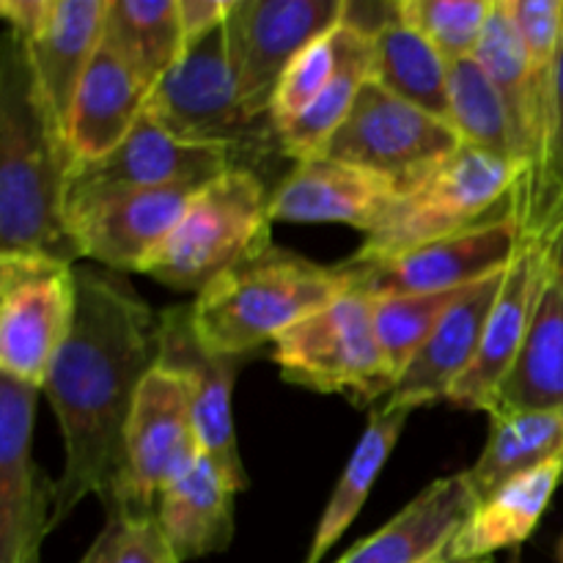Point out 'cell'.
I'll return each mask as SVG.
<instances>
[{
  "mask_svg": "<svg viewBox=\"0 0 563 563\" xmlns=\"http://www.w3.org/2000/svg\"><path fill=\"white\" fill-rule=\"evenodd\" d=\"M148 93L152 88L108 44L99 42L97 55L77 88L66 130L75 163L113 152L143 115Z\"/></svg>",
  "mask_w": 563,
  "mask_h": 563,
  "instance_id": "obj_24",
  "label": "cell"
},
{
  "mask_svg": "<svg viewBox=\"0 0 563 563\" xmlns=\"http://www.w3.org/2000/svg\"><path fill=\"white\" fill-rule=\"evenodd\" d=\"M280 377L317 394H341L355 405L390 399V372L372 319V300L346 291L328 308L302 319L273 344Z\"/></svg>",
  "mask_w": 563,
  "mask_h": 563,
  "instance_id": "obj_7",
  "label": "cell"
},
{
  "mask_svg": "<svg viewBox=\"0 0 563 563\" xmlns=\"http://www.w3.org/2000/svg\"><path fill=\"white\" fill-rule=\"evenodd\" d=\"M104 11L108 0H53L36 36L22 42L44 104L64 137L77 88L102 42Z\"/></svg>",
  "mask_w": 563,
  "mask_h": 563,
  "instance_id": "obj_22",
  "label": "cell"
},
{
  "mask_svg": "<svg viewBox=\"0 0 563 563\" xmlns=\"http://www.w3.org/2000/svg\"><path fill=\"white\" fill-rule=\"evenodd\" d=\"M449 97L451 126L465 146L493 154L526 170L509 110L476 58H462L451 64Z\"/></svg>",
  "mask_w": 563,
  "mask_h": 563,
  "instance_id": "obj_31",
  "label": "cell"
},
{
  "mask_svg": "<svg viewBox=\"0 0 563 563\" xmlns=\"http://www.w3.org/2000/svg\"><path fill=\"white\" fill-rule=\"evenodd\" d=\"M559 561L563 563V539H561V544H559Z\"/></svg>",
  "mask_w": 563,
  "mask_h": 563,
  "instance_id": "obj_43",
  "label": "cell"
},
{
  "mask_svg": "<svg viewBox=\"0 0 563 563\" xmlns=\"http://www.w3.org/2000/svg\"><path fill=\"white\" fill-rule=\"evenodd\" d=\"M196 449L201 443L192 427L187 385L168 368L154 366L126 421L119 478L104 515H157L159 489Z\"/></svg>",
  "mask_w": 563,
  "mask_h": 563,
  "instance_id": "obj_12",
  "label": "cell"
},
{
  "mask_svg": "<svg viewBox=\"0 0 563 563\" xmlns=\"http://www.w3.org/2000/svg\"><path fill=\"white\" fill-rule=\"evenodd\" d=\"M229 5L231 0H179V20L187 44L198 42L223 25Z\"/></svg>",
  "mask_w": 563,
  "mask_h": 563,
  "instance_id": "obj_39",
  "label": "cell"
},
{
  "mask_svg": "<svg viewBox=\"0 0 563 563\" xmlns=\"http://www.w3.org/2000/svg\"><path fill=\"white\" fill-rule=\"evenodd\" d=\"M75 280L71 330L42 388L64 440L49 528H58L88 495L102 506L110 500L126 421L159 352V313L119 273L75 267Z\"/></svg>",
  "mask_w": 563,
  "mask_h": 563,
  "instance_id": "obj_1",
  "label": "cell"
},
{
  "mask_svg": "<svg viewBox=\"0 0 563 563\" xmlns=\"http://www.w3.org/2000/svg\"><path fill=\"white\" fill-rule=\"evenodd\" d=\"M473 58L482 64L493 86L504 99L509 119L515 124L517 143H520L526 174L533 165V113H531V80H528V55L522 47L520 31L515 25L506 0H493L487 27L482 33Z\"/></svg>",
  "mask_w": 563,
  "mask_h": 563,
  "instance_id": "obj_32",
  "label": "cell"
},
{
  "mask_svg": "<svg viewBox=\"0 0 563 563\" xmlns=\"http://www.w3.org/2000/svg\"><path fill=\"white\" fill-rule=\"evenodd\" d=\"M515 563H517V561H515Z\"/></svg>",
  "mask_w": 563,
  "mask_h": 563,
  "instance_id": "obj_45",
  "label": "cell"
},
{
  "mask_svg": "<svg viewBox=\"0 0 563 563\" xmlns=\"http://www.w3.org/2000/svg\"><path fill=\"white\" fill-rule=\"evenodd\" d=\"M242 363L245 357L214 355L201 344L192 324V306H170L159 313L157 366L187 385L198 443L240 493L247 489V473L236 449L231 396Z\"/></svg>",
  "mask_w": 563,
  "mask_h": 563,
  "instance_id": "obj_14",
  "label": "cell"
},
{
  "mask_svg": "<svg viewBox=\"0 0 563 563\" xmlns=\"http://www.w3.org/2000/svg\"><path fill=\"white\" fill-rule=\"evenodd\" d=\"M493 0H399L401 20L416 27L449 64L473 58Z\"/></svg>",
  "mask_w": 563,
  "mask_h": 563,
  "instance_id": "obj_35",
  "label": "cell"
},
{
  "mask_svg": "<svg viewBox=\"0 0 563 563\" xmlns=\"http://www.w3.org/2000/svg\"><path fill=\"white\" fill-rule=\"evenodd\" d=\"M339 27L328 36L317 38L311 47H306L291 60L286 75L280 77L278 88H275L273 104H269V121H273L275 132L289 126L324 91V86L333 80L335 69H339Z\"/></svg>",
  "mask_w": 563,
  "mask_h": 563,
  "instance_id": "obj_36",
  "label": "cell"
},
{
  "mask_svg": "<svg viewBox=\"0 0 563 563\" xmlns=\"http://www.w3.org/2000/svg\"><path fill=\"white\" fill-rule=\"evenodd\" d=\"M234 165L242 163L229 146L181 141L143 110L130 135L113 152L71 165L66 181V220L108 198L176 181H209Z\"/></svg>",
  "mask_w": 563,
  "mask_h": 563,
  "instance_id": "obj_13",
  "label": "cell"
},
{
  "mask_svg": "<svg viewBox=\"0 0 563 563\" xmlns=\"http://www.w3.org/2000/svg\"><path fill=\"white\" fill-rule=\"evenodd\" d=\"M476 506L465 473L438 478L335 563H427L449 548Z\"/></svg>",
  "mask_w": 563,
  "mask_h": 563,
  "instance_id": "obj_23",
  "label": "cell"
},
{
  "mask_svg": "<svg viewBox=\"0 0 563 563\" xmlns=\"http://www.w3.org/2000/svg\"><path fill=\"white\" fill-rule=\"evenodd\" d=\"M75 267L38 253H0V377L44 388L75 319Z\"/></svg>",
  "mask_w": 563,
  "mask_h": 563,
  "instance_id": "obj_8",
  "label": "cell"
},
{
  "mask_svg": "<svg viewBox=\"0 0 563 563\" xmlns=\"http://www.w3.org/2000/svg\"><path fill=\"white\" fill-rule=\"evenodd\" d=\"M350 289L341 264L328 267L269 242L196 297L192 324L209 352L247 357Z\"/></svg>",
  "mask_w": 563,
  "mask_h": 563,
  "instance_id": "obj_3",
  "label": "cell"
},
{
  "mask_svg": "<svg viewBox=\"0 0 563 563\" xmlns=\"http://www.w3.org/2000/svg\"><path fill=\"white\" fill-rule=\"evenodd\" d=\"M520 218L500 212L484 223L471 225L445 240L412 247L388 258H346L341 262L352 291L368 300L401 295H434V291L467 289L489 275L504 273L522 247Z\"/></svg>",
  "mask_w": 563,
  "mask_h": 563,
  "instance_id": "obj_10",
  "label": "cell"
},
{
  "mask_svg": "<svg viewBox=\"0 0 563 563\" xmlns=\"http://www.w3.org/2000/svg\"><path fill=\"white\" fill-rule=\"evenodd\" d=\"M146 113L181 141L229 146L253 170L269 148L280 152L273 121H253L242 110L223 25L187 44L185 55L148 93Z\"/></svg>",
  "mask_w": 563,
  "mask_h": 563,
  "instance_id": "obj_6",
  "label": "cell"
},
{
  "mask_svg": "<svg viewBox=\"0 0 563 563\" xmlns=\"http://www.w3.org/2000/svg\"><path fill=\"white\" fill-rule=\"evenodd\" d=\"M80 563H179L159 531L157 515H108Z\"/></svg>",
  "mask_w": 563,
  "mask_h": 563,
  "instance_id": "obj_37",
  "label": "cell"
},
{
  "mask_svg": "<svg viewBox=\"0 0 563 563\" xmlns=\"http://www.w3.org/2000/svg\"><path fill=\"white\" fill-rule=\"evenodd\" d=\"M240 489L196 449L163 484L157 522L179 563L229 550L234 539V504Z\"/></svg>",
  "mask_w": 563,
  "mask_h": 563,
  "instance_id": "obj_20",
  "label": "cell"
},
{
  "mask_svg": "<svg viewBox=\"0 0 563 563\" xmlns=\"http://www.w3.org/2000/svg\"><path fill=\"white\" fill-rule=\"evenodd\" d=\"M563 482V456L515 478L471 511L445 548L451 563H476L500 550L520 548L533 537Z\"/></svg>",
  "mask_w": 563,
  "mask_h": 563,
  "instance_id": "obj_25",
  "label": "cell"
},
{
  "mask_svg": "<svg viewBox=\"0 0 563 563\" xmlns=\"http://www.w3.org/2000/svg\"><path fill=\"white\" fill-rule=\"evenodd\" d=\"M399 198L396 185L372 170L317 154L295 163V168L273 187V223H341L372 234Z\"/></svg>",
  "mask_w": 563,
  "mask_h": 563,
  "instance_id": "obj_17",
  "label": "cell"
},
{
  "mask_svg": "<svg viewBox=\"0 0 563 563\" xmlns=\"http://www.w3.org/2000/svg\"><path fill=\"white\" fill-rule=\"evenodd\" d=\"M460 146L462 137L449 121L368 80L344 124L319 154L383 176L401 196L443 165Z\"/></svg>",
  "mask_w": 563,
  "mask_h": 563,
  "instance_id": "obj_9",
  "label": "cell"
},
{
  "mask_svg": "<svg viewBox=\"0 0 563 563\" xmlns=\"http://www.w3.org/2000/svg\"><path fill=\"white\" fill-rule=\"evenodd\" d=\"M506 269L489 275L482 284L467 286L456 297V302L445 311L434 333L416 352L410 366L401 372L388 401L407 407V410H418V407L434 405V401H449L456 379L476 361L484 328H487V319L493 313L495 300H498L500 286H504Z\"/></svg>",
  "mask_w": 563,
  "mask_h": 563,
  "instance_id": "obj_19",
  "label": "cell"
},
{
  "mask_svg": "<svg viewBox=\"0 0 563 563\" xmlns=\"http://www.w3.org/2000/svg\"><path fill=\"white\" fill-rule=\"evenodd\" d=\"M102 42L154 88L187 49L179 0H108Z\"/></svg>",
  "mask_w": 563,
  "mask_h": 563,
  "instance_id": "obj_28",
  "label": "cell"
},
{
  "mask_svg": "<svg viewBox=\"0 0 563 563\" xmlns=\"http://www.w3.org/2000/svg\"><path fill=\"white\" fill-rule=\"evenodd\" d=\"M372 80L405 102L451 124V64L405 20L390 22L372 42Z\"/></svg>",
  "mask_w": 563,
  "mask_h": 563,
  "instance_id": "obj_29",
  "label": "cell"
},
{
  "mask_svg": "<svg viewBox=\"0 0 563 563\" xmlns=\"http://www.w3.org/2000/svg\"><path fill=\"white\" fill-rule=\"evenodd\" d=\"M410 412L412 410L394 405V401H385L383 407H377V412L368 421L366 432L357 440L355 451H352L350 462H346L328 506H324L322 520H319L317 533H313L311 550L306 555V563L322 561L333 550V544L344 537L346 528L357 520L361 509L366 506L368 495H372L374 484H377L379 473H383L385 462H388L390 451L396 449L401 432H405V423L410 418Z\"/></svg>",
  "mask_w": 563,
  "mask_h": 563,
  "instance_id": "obj_26",
  "label": "cell"
},
{
  "mask_svg": "<svg viewBox=\"0 0 563 563\" xmlns=\"http://www.w3.org/2000/svg\"><path fill=\"white\" fill-rule=\"evenodd\" d=\"M396 20H399V3H390V0H344L341 25L355 31L357 36L368 38V42H374Z\"/></svg>",
  "mask_w": 563,
  "mask_h": 563,
  "instance_id": "obj_38",
  "label": "cell"
},
{
  "mask_svg": "<svg viewBox=\"0 0 563 563\" xmlns=\"http://www.w3.org/2000/svg\"><path fill=\"white\" fill-rule=\"evenodd\" d=\"M550 264L548 242H522L520 253L506 269L504 286L484 328L482 346L473 366L456 379L449 401L462 410H487L489 399L515 366L522 350Z\"/></svg>",
  "mask_w": 563,
  "mask_h": 563,
  "instance_id": "obj_18",
  "label": "cell"
},
{
  "mask_svg": "<svg viewBox=\"0 0 563 563\" xmlns=\"http://www.w3.org/2000/svg\"><path fill=\"white\" fill-rule=\"evenodd\" d=\"M269 196L258 170L234 165L214 176L187 203L143 275L185 295H201L234 264L269 245Z\"/></svg>",
  "mask_w": 563,
  "mask_h": 563,
  "instance_id": "obj_4",
  "label": "cell"
},
{
  "mask_svg": "<svg viewBox=\"0 0 563 563\" xmlns=\"http://www.w3.org/2000/svg\"><path fill=\"white\" fill-rule=\"evenodd\" d=\"M341 42V60L335 69L333 80L324 86V91L291 121L289 126L278 132L280 152L284 157L300 159L317 157L330 137L335 135L344 119L350 115L361 88L372 80L374 69V47L368 38L357 36L350 27L339 25Z\"/></svg>",
  "mask_w": 563,
  "mask_h": 563,
  "instance_id": "obj_30",
  "label": "cell"
},
{
  "mask_svg": "<svg viewBox=\"0 0 563 563\" xmlns=\"http://www.w3.org/2000/svg\"><path fill=\"white\" fill-rule=\"evenodd\" d=\"M563 410V262L550 240V264L515 366L487 405V416Z\"/></svg>",
  "mask_w": 563,
  "mask_h": 563,
  "instance_id": "obj_21",
  "label": "cell"
},
{
  "mask_svg": "<svg viewBox=\"0 0 563 563\" xmlns=\"http://www.w3.org/2000/svg\"><path fill=\"white\" fill-rule=\"evenodd\" d=\"M22 563H42V561H38V555H36V559H27V561H22Z\"/></svg>",
  "mask_w": 563,
  "mask_h": 563,
  "instance_id": "obj_44",
  "label": "cell"
},
{
  "mask_svg": "<svg viewBox=\"0 0 563 563\" xmlns=\"http://www.w3.org/2000/svg\"><path fill=\"white\" fill-rule=\"evenodd\" d=\"M49 3L53 0H0V16L5 20V31L27 42L42 27Z\"/></svg>",
  "mask_w": 563,
  "mask_h": 563,
  "instance_id": "obj_40",
  "label": "cell"
},
{
  "mask_svg": "<svg viewBox=\"0 0 563 563\" xmlns=\"http://www.w3.org/2000/svg\"><path fill=\"white\" fill-rule=\"evenodd\" d=\"M344 0H231L225 47L242 110L269 119L275 88L291 60L341 25Z\"/></svg>",
  "mask_w": 563,
  "mask_h": 563,
  "instance_id": "obj_11",
  "label": "cell"
},
{
  "mask_svg": "<svg viewBox=\"0 0 563 563\" xmlns=\"http://www.w3.org/2000/svg\"><path fill=\"white\" fill-rule=\"evenodd\" d=\"M42 390L0 377V563L42 555L53 522L55 482L33 465V418Z\"/></svg>",
  "mask_w": 563,
  "mask_h": 563,
  "instance_id": "obj_15",
  "label": "cell"
},
{
  "mask_svg": "<svg viewBox=\"0 0 563 563\" xmlns=\"http://www.w3.org/2000/svg\"><path fill=\"white\" fill-rule=\"evenodd\" d=\"M526 170L462 143L443 165L401 192L377 229L366 234L357 258H388L445 240L493 218L509 201Z\"/></svg>",
  "mask_w": 563,
  "mask_h": 563,
  "instance_id": "obj_5",
  "label": "cell"
},
{
  "mask_svg": "<svg viewBox=\"0 0 563 563\" xmlns=\"http://www.w3.org/2000/svg\"><path fill=\"white\" fill-rule=\"evenodd\" d=\"M427 563H451V561H449V553H445V550H440V553L432 555Z\"/></svg>",
  "mask_w": 563,
  "mask_h": 563,
  "instance_id": "obj_42",
  "label": "cell"
},
{
  "mask_svg": "<svg viewBox=\"0 0 563 563\" xmlns=\"http://www.w3.org/2000/svg\"><path fill=\"white\" fill-rule=\"evenodd\" d=\"M69 141L44 104L20 36L0 47V253H38L77 264L80 245L66 220Z\"/></svg>",
  "mask_w": 563,
  "mask_h": 563,
  "instance_id": "obj_2",
  "label": "cell"
},
{
  "mask_svg": "<svg viewBox=\"0 0 563 563\" xmlns=\"http://www.w3.org/2000/svg\"><path fill=\"white\" fill-rule=\"evenodd\" d=\"M465 289L456 291H434V295H401L372 300V319L377 330L379 346L385 352L390 372L399 383L401 372L410 366L416 352L421 350L423 341L434 333L440 319L445 317L456 297Z\"/></svg>",
  "mask_w": 563,
  "mask_h": 563,
  "instance_id": "obj_34",
  "label": "cell"
},
{
  "mask_svg": "<svg viewBox=\"0 0 563 563\" xmlns=\"http://www.w3.org/2000/svg\"><path fill=\"white\" fill-rule=\"evenodd\" d=\"M563 456V410L509 412L489 418V434L465 476L482 504L515 478Z\"/></svg>",
  "mask_w": 563,
  "mask_h": 563,
  "instance_id": "obj_27",
  "label": "cell"
},
{
  "mask_svg": "<svg viewBox=\"0 0 563 563\" xmlns=\"http://www.w3.org/2000/svg\"><path fill=\"white\" fill-rule=\"evenodd\" d=\"M511 212L520 218L526 242H548L563 225V49L548 141L531 174L511 192Z\"/></svg>",
  "mask_w": 563,
  "mask_h": 563,
  "instance_id": "obj_33",
  "label": "cell"
},
{
  "mask_svg": "<svg viewBox=\"0 0 563 563\" xmlns=\"http://www.w3.org/2000/svg\"><path fill=\"white\" fill-rule=\"evenodd\" d=\"M203 185L207 181L201 179L176 181L82 209L69 220L82 258L102 264L110 273H143Z\"/></svg>",
  "mask_w": 563,
  "mask_h": 563,
  "instance_id": "obj_16",
  "label": "cell"
},
{
  "mask_svg": "<svg viewBox=\"0 0 563 563\" xmlns=\"http://www.w3.org/2000/svg\"><path fill=\"white\" fill-rule=\"evenodd\" d=\"M550 240H553V245H555V251H559V256H561V262H563V225L559 231H555L553 236H550Z\"/></svg>",
  "mask_w": 563,
  "mask_h": 563,
  "instance_id": "obj_41",
  "label": "cell"
}]
</instances>
